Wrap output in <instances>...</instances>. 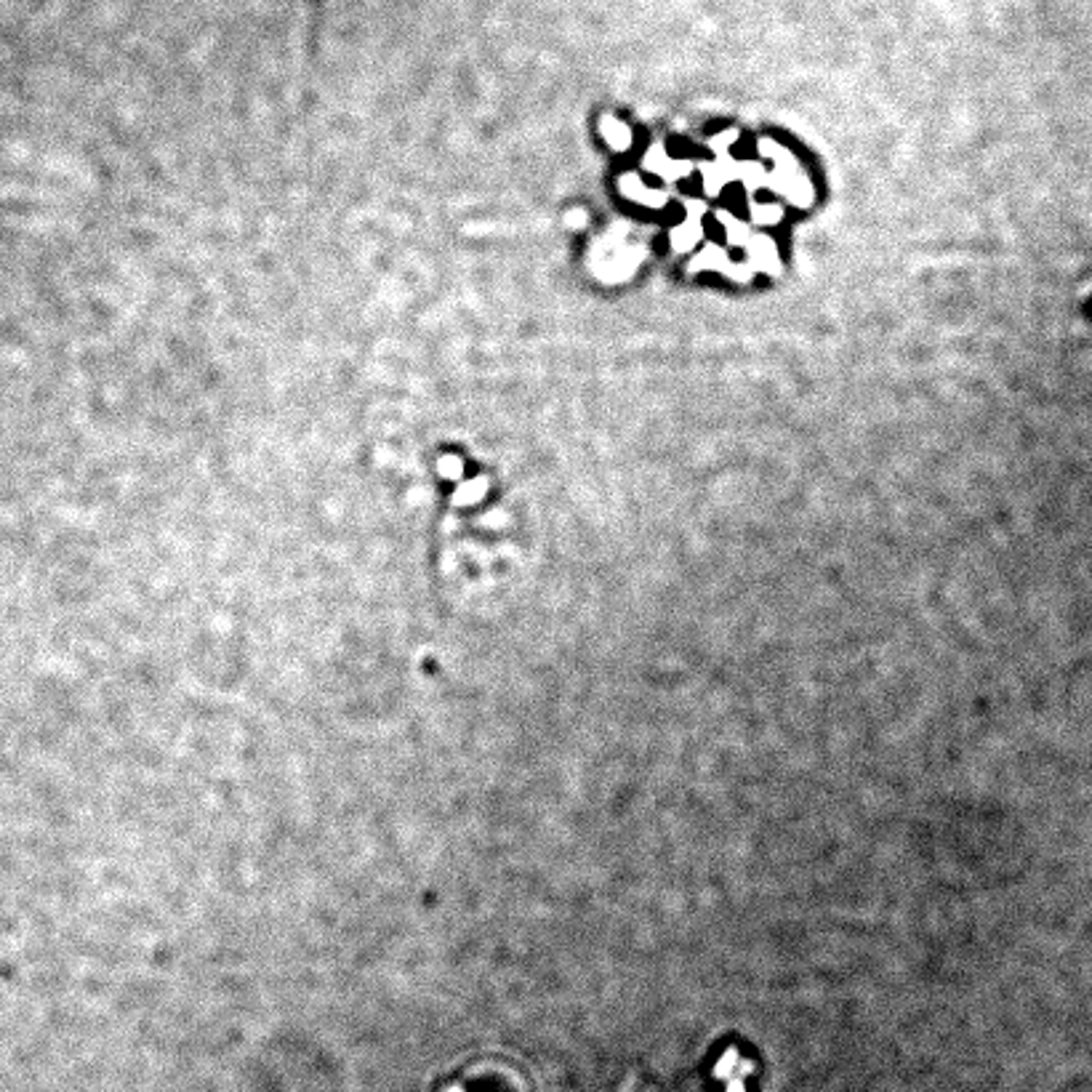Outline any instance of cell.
<instances>
[{
    "instance_id": "5b68a950",
    "label": "cell",
    "mask_w": 1092,
    "mask_h": 1092,
    "mask_svg": "<svg viewBox=\"0 0 1092 1092\" xmlns=\"http://www.w3.org/2000/svg\"><path fill=\"white\" fill-rule=\"evenodd\" d=\"M728 267H730V259L722 254L717 246H707L701 254L690 261V270H693V272H701V270H719V272H725Z\"/></svg>"
},
{
    "instance_id": "6da1fadb",
    "label": "cell",
    "mask_w": 1092,
    "mask_h": 1092,
    "mask_svg": "<svg viewBox=\"0 0 1092 1092\" xmlns=\"http://www.w3.org/2000/svg\"><path fill=\"white\" fill-rule=\"evenodd\" d=\"M749 254V267L760 270L767 275H778L781 272V259H778V248L767 235H752V240L743 246Z\"/></svg>"
},
{
    "instance_id": "8fae6325",
    "label": "cell",
    "mask_w": 1092,
    "mask_h": 1092,
    "mask_svg": "<svg viewBox=\"0 0 1092 1092\" xmlns=\"http://www.w3.org/2000/svg\"><path fill=\"white\" fill-rule=\"evenodd\" d=\"M693 168H695V166H693V163H687V160H669L661 177L669 178V181H677V178L690 177V174H693Z\"/></svg>"
},
{
    "instance_id": "277c9868",
    "label": "cell",
    "mask_w": 1092,
    "mask_h": 1092,
    "mask_svg": "<svg viewBox=\"0 0 1092 1092\" xmlns=\"http://www.w3.org/2000/svg\"><path fill=\"white\" fill-rule=\"evenodd\" d=\"M730 168V163L728 160H719V163H709V166H701V171H704V190H707V195H719V190L728 184V181H733V178H738V171H728Z\"/></svg>"
},
{
    "instance_id": "7a4b0ae2",
    "label": "cell",
    "mask_w": 1092,
    "mask_h": 1092,
    "mask_svg": "<svg viewBox=\"0 0 1092 1092\" xmlns=\"http://www.w3.org/2000/svg\"><path fill=\"white\" fill-rule=\"evenodd\" d=\"M618 190H621L629 201L648 205V208H661V205H666V192L645 187L637 174H626V177L618 178Z\"/></svg>"
},
{
    "instance_id": "4fadbf2b",
    "label": "cell",
    "mask_w": 1092,
    "mask_h": 1092,
    "mask_svg": "<svg viewBox=\"0 0 1092 1092\" xmlns=\"http://www.w3.org/2000/svg\"><path fill=\"white\" fill-rule=\"evenodd\" d=\"M736 139H738V131L736 128H730V131H725V133L714 136V139H711V147H714V153L717 155H725L728 153V147H730Z\"/></svg>"
},
{
    "instance_id": "52a82bcc",
    "label": "cell",
    "mask_w": 1092,
    "mask_h": 1092,
    "mask_svg": "<svg viewBox=\"0 0 1092 1092\" xmlns=\"http://www.w3.org/2000/svg\"><path fill=\"white\" fill-rule=\"evenodd\" d=\"M698 240H701V224H698V219H687L685 224H680V227L672 232V246H674V251H680V254L690 251Z\"/></svg>"
},
{
    "instance_id": "5bb4252c",
    "label": "cell",
    "mask_w": 1092,
    "mask_h": 1092,
    "mask_svg": "<svg viewBox=\"0 0 1092 1092\" xmlns=\"http://www.w3.org/2000/svg\"><path fill=\"white\" fill-rule=\"evenodd\" d=\"M687 211H690V219H698L704 213V205L695 203V201H687Z\"/></svg>"
},
{
    "instance_id": "3957f363",
    "label": "cell",
    "mask_w": 1092,
    "mask_h": 1092,
    "mask_svg": "<svg viewBox=\"0 0 1092 1092\" xmlns=\"http://www.w3.org/2000/svg\"><path fill=\"white\" fill-rule=\"evenodd\" d=\"M600 133L605 136V142H608L615 153H626V150L632 147V131H629L626 123H621V121L613 118V115H605V118L600 121Z\"/></svg>"
},
{
    "instance_id": "7c38bea8",
    "label": "cell",
    "mask_w": 1092,
    "mask_h": 1092,
    "mask_svg": "<svg viewBox=\"0 0 1092 1092\" xmlns=\"http://www.w3.org/2000/svg\"><path fill=\"white\" fill-rule=\"evenodd\" d=\"M666 163H669V160H666V155H663V150H661V147H653V150L648 153V157H645V168H648V171H653V174H659V177L663 174Z\"/></svg>"
},
{
    "instance_id": "8992f818",
    "label": "cell",
    "mask_w": 1092,
    "mask_h": 1092,
    "mask_svg": "<svg viewBox=\"0 0 1092 1092\" xmlns=\"http://www.w3.org/2000/svg\"><path fill=\"white\" fill-rule=\"evenodd\" d=\"M784 195H787L788 201H791L794 205H799V208H805V205H810L815 201L813 184H810V178L805 177L802 171H799L797 177L788 181V187H787V192H784Z\"/></svg>"
},
{
    "instance_id": "9c48e42d",
    "label": "cell",
    "mask_w": 1092,
    "mask_h": 1092,
    "mask_svg": "<svg viewBox=\"0 0 1092 1092\" xmlns=\"http://www.w3.org/2000/svg\"><path fill=\"white\" fill-rule=\"evenodd\" d=\"M767 177H770V174L764 171L760 163H743V166H738V178L746 184L749 192L764 187V184H767Z\"/></svg>"
},
{
    "instance_id": "ba28073f",
    "label": "cell",
    "mask_w": 1092,
    "mask_h": 1092,
    "mask_svg": "<svg viewBox=\"0 0 1092 1092\" xmlns=\"http://www.w3.org/2000/svg\"><path fill=\"white\" fill-rule=\"evenodd\" d=\"M752 222L760 227H776L784 222V208L776 203H757L752 205Z\"/></svg>"
},
{
    "instance_id": "30bf717a",
    "label": "cell",
    "mask_w": 1092,
    "mask_h": 1092,
    "mask_svg": "<svg viewBox=\"0 0 1092 1092\" xmlns=\"http://www.w3.org/2000/svg\"><path fill=\"white\" fill-rule=\"evenodd\" d=\"M728 227V243L730 246H746L749 240H752V229H749V224H741L736 216L730 219V224H725Z\"/></svg>"
}]
</instances>
